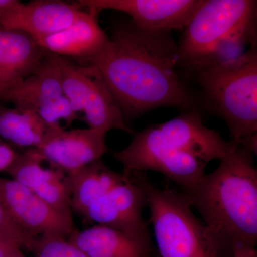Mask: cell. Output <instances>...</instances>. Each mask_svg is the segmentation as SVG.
Returning a JSON list of instances; mask_svg holds the SVG:
<instances>
[{
  "instance_id": "7a4b0ae2",
  "label": "cell",
  "mask_w": 257,
  "mask_h": 257,
  "mask_svg": "<svg viewBox=\"0 0 257 257\" xmlns=\"http://www.w3.org/2000/svg\"><path fill=\"white\" fill-rule=\"evenodd\" d=\"M235 145L206 126L200 113L182 112L135 133L128 146L113 156L122 165L125 177L154 171L184 190L202 179L209 162L221 160Z\"/></svg>"
},
{
  "instance_id": "3957f363",
  "label": "cell",
  "mask_w": 257,
  "mask_h": 257,
  "mask_svg": "<svg viewBox=\"0 0 257 257\" xmlns=\"http://www.w3.org/2000/svg\"><path fill=\"white\" fill-rule=\"evenodd\" d=\"M254 155L248 147L235 145L215 170L182 192L229 257L236 248L256 246Z\"/></svg>"
},
{
  "instance_id": "6da1fadb",
  "label": "cell",
  "mask_w": 257,
  "mask_h": 257,
  "mask_svg": "<svg viewBox=\"0 0 257 257\" xmlns=\"http://www.w3.org/2000/svg\"><path fill=\"white\" fill-rule=\"evenodd\" d=\"M83 64L98 69L126 123L161 107L207 111L200 94L179 72L177 43L171 32L140 28L130 19L118 20L105 47Z\"/></svg>"
},
{
  "instance_id": "e0dca14e",
  "label": "cell",
  "mask_w": 257,
  "mask_h": 257,
  "mask_svg": "<svg viewBox=\"0 0 257 257\" xmlns=\"http://www.w3.org/2000/svg\"><path fill=\"white\" fill-rule=\"evenodd\" d=\"M60 67L55 55L48 53L40 68L14 87L0 94V103L36 112L47 102L62 96Z\"/></svg>"
},
{
  "instance_id": "ffe728a7",
  "label": "cell",
  "mask_w": 257,
  "mask_h": 257,
  "mask_svg": "<svg viewBox=\"0 0 257 257\" xmlns=\"http://www.w3.org/2000/svg\"><path fill=\"white\" fill-rule=\"evenodd\" d=\"M35 113L47 128L63 127L61 124L62 121L69 126L79 117V114L76 112L64 94L48 101Z\"/></svg>"
},
{
  "instance_id": "603a6c76",
  "label": "cell",
  "mask_w": 257,
  "mask_h": 257,
  "mask_svg": "<svg viewBox=\"0 0 257 257\" xmlns=\"http://www.w3.org/2000/svg\"><path fill=\"white\" fill-rule=\"evenodd\" d=\"M10 145L0 142V172H6L19 155Z\"/></svg>"
},
{
  "instance_id": "30bf717a",
  "label": "cell",
  "mask_w": 257,
  "mask_h": 257,
  "mask_svg": "<svg viewBox=\"0 0 257 257\" xmlns=\"http://www.w3.org/2000/svg\"><path fill=\"white\" fill-rule=\"evenodd\" d=\"M106 133L94 128H47L43 141L34 149L44 160L66 174L100 160L105 154Z\"/></svg>"
},
{
  "instance_id": "cb8c5ba5",
  "label": "cell",
  "mask_w": 257,
  "mask_h": 257,
  "mask_svg": "<svg viewBox=\"0 0 257 257\" xmlns=\"http://www.w3.org/2000/svg\"><path fill=\"white\" fill-rule=\"evenodd\" d=\"M22 248L17 243L0 241V257H12L22 253Z\"/></svg>"
},
{
  "instance_id": "4fadbf2b",
  "label": "cell",
  "mask_w": 257,
  "mask_h": 257,
  "mask_svg": "<svg viewBox=\"0 0 257 257\" xmlns=\"http://www.w3.org/2000/svg\"><path fill=\"white\" fill-rule=\"evenodd\" d=\"M82 12L78 3L35 0L0 16V30H18L38 38L67 28Z\"/></svg>"
},
{
  "instance_id": "9c48e42d",
  "label": "cell",
  "mask_w": 257,
  "mask_h": 257,
  "mask_svg": "<svg viewBox=\"0 0 257 257\" xmlns=\"http://www.w3.org/2000/svg\"><path fill=\"white\" fill-rule=\"evenodd\" d=\"M0 203L15 224L34 237L55 235L68 239L76 229L72 216L56 211L13 179L0 177Z\"/></svg>"
},
{
  "instance_id": "d6986e66",
  "label": "cell",
  "mask_w": 257,
  "mask_h": 257,
  "mask_svg": "<svg viewBox=\"0 0 257 257\" xmlns=\"http://www.w3.org/2000/svg\"><path fill=\"white\" fill-rule=\"evenodd\" d=\"M47 130L46 125L34 111L0 105V140L28 150L36 149Z\"/></svg>"
},
{
  "instance_id": "9a60e30c",
  "label": "cell",
  "mask_w": 257,
  "mask_h": 257,
  "mask_svg": "<svg viewBox=\"0 0 257 257\" xmlns=\"http://www.w3.org/2000/svg\"><path fill=\"white\" fill-rule=\"evenodd\" d=\"M47 55L28 34L0 30V94L37 72Z\"/></svg>"
},
{
  "instance_id": "277c9868",
  "label": "cell",
  "mask_w": 257,
  "mask_h": 257,
  "mask_svg": "<svg viewBox=\"0 0 257 257\" xmlns=\"http://www.w3.org/2000/svg\"><path fill=\"white\" fill-rule=\"evenodd\" d=\"M182 77L197 84L208 112L224 121L231 141L256 155L257 44L234 60L200 67Z\"/></svg>"
},
{
  "instance_id": "2e32d148",
  "label": "cell",
  "mask_w": 257,
  "mask_h": 257,
  "mask_svg": "<svg viewBox=\"0 0 257 257\" xmlns=\"http://www.w3.org/2000/svg\"><path fill=\"white\" fill-rule=\"evenodd\" d=\"M67 240L89 257H149L151 249L150 236L101 225L75 229Z\"/></svg>"
},
{
  "instance_id": "5bb4252c",
  "label": "cell",
  "mask_w": 257,
  "mask_h": 257,
  "mask_svg": "<svg viewBox=\"0 0 257 257\" xmlns=\"http://www.w3.org/2000/svg\"><path fill=\"white\" fill-rule=\"evenodd\" d=\"M35 40L48 53L74 57L84 63L100 53L109 41V35L98 23L97 17L83 11L67 28Z\"/></svg>"
},
{
  "instance_id": "44dd1931",
  "label": "cell",
  "mask_w": 257,
  "mask_h": 257,
  "mask_svg": "<svg viewBox=\"0 0 257 257\" xmlns=\"http://www.w3.org/2000/svg\"><path fill=\"white\" fill-rule=\"evenodd\" d=\"M33 251L37 257H89L66 238L55 235L39 237Z\"/></svg>"
},
{
  "instance_id": "ac0fdd59",
  "label": "cell",
  "mask_w": 257,
  "mask_h": 257,
  "mask_svg": "<svg viewBox=\"0 0 257 257\" xmlns=\"http://www.w3.org/2000/svg\"><path fill=\"white\" fill-rule=\"evenodd\" d=\"M67 177L72 211L82 216L92 204L126 178L101 159L67 174Z\"/></svg>"
},
{
  "instance_id": "8992f818",
  "label": "cell",
  "mask_w": 257,
  "mask_h": 257,
  "mask_svg": "<svg viewBox=\"0 0 257 257\" xmlns=\"http://www.w3.org/2000/svg\"><path fill=\"white\" fill-rule=\"evenodd\" d=\"M256 16L253 0H204L177 43L181 74L229 60L235 34Z\"/></svg>"
},
{
  "instance_id": "8fae6325",
  "label": "cell",
  "mask_w": 257,
  "mask_h": 257,
  "mask_svg": "<svg viewBox=\"0 0 257 257\" xmlns=\"http://www.w3.org/2000/svg\"><path fill=\"white\" fill-rule=\"evenodd\" d=\"M147 206L145 191L126 177L86 211L84 217L97 225L130 234L150 236L143 210Z\"/></svg>"
},
{
  "instance_id": "7402d4cb",
  "label": "cell",
  "mask_w": 257,
  "mask_h": 257,
  "mask_svg": "<svg viewBox=\"0 0 257 257\" xmlns=\"http://www.w3.org/2000/svg\"><path fill=\"white\" fill-rule=\"evenodd\" d=\"M37 239L19 227L0 203V241L15 243L33 251Z\"/></svg>"
},
{
  "instance_id": "4316f807",
  "label": "cell",
  "mask_w": 257,
  "mask_h": 257,
  "mask_svg": "<svg viewBox=\"0 0 257 257\" xmlns=\"http://www.w3.org/2000/svg\"><path fill=\"white\" fill-rule=\"evenodd\" d=\"M12 257H25V256H24L23 253H20V254L15 255V256H13Z\"/></svg>"
},
{
  "instance_id": "d4e9b609",
  "label": "cell",
  "mask_w": 257,
  "mask_h": 257,
  "mask_svg": "<svg viewBox=\"0 0 257 257\" xmlns=\"http://www.w3.org/2000/svg\"><path fill=\"white\" fill-rule=\"evenodd\" d=\"M22 4L18 0H0V16L17 9Z\"/></svg>"
},
{
  "instance_id": "ba28073f",
  "label": "cell",
  "mask_w": 257,
  "mask_h": 257,
  "mask_svg": "<svg viewBox=\"0 0 257 257\" xmlns=\"http://www.w3.org/2000/svg\"><path fill=\"white\" fill-rule=\"evenodd\" d=\"M204 0H80L81 8L94 16L104 10L124 13L139 28L171 32L183 30Z\"/></svg>"
},
{
  "instance_id": "5b68a950",
  "label": "cell",
  "mask_w": 257,
  "mask_h": 257,
  "mask_svg": "<svg viewBox=\"0 0 257 257\" xmlns=\"http://www.w3.org/2000/svg\"><path fill=\"white\" fill-rule=\"evenodd\" d=\"M145 191L161 257H222V248L183 192L155 187L144 172L128 175Z\"/></svg>"
},
{
  "instance_id": "7c38bea8",
  "label": "cell",
  "mask_w": 257,
  "mask_h": 257,
  "mask_svg": "<svg viewBox=\"0 0 257 257\" xmlns=\"http://www.w3.org/2000/svg\"><path fill=\"white\" fill-rule=\"evenodd\" d=\"M45 162L41 155L31 149L19 154L5 172L56 211L72 216L67 174L52 165L45 167Z\"/></svg>"
},
{
  "instance_id": "52a82bcc",
  "label": "cell",
  "mask_w": 257,
  "mask_h": 257,
  "mask_svg": "<svg viewBox=\"0 0 257 257\" xmlns=\"http://www.w3.org/2000/svg\"><path fill=\"white\" fill-rule=\"evenodd\" d=\"M62 93L77 114L83 113L89 128L107 134L117 130L135 132L125 122L121 110L94 65H78L57 56Z\"/></svg>"
},
{
  "instance_id": "83f0119b",
  "label": "cell",
  "mask_w": 257,
  "mask_h": 257,
  "mask_svg": "<svg viewBox=\"0 0 257 257\" xmlns=\"http://www.w3.org/2000/svg\"><path fill=\"white\" fill-rule=\"evenodd\" d=\"M0 142H2V141H1V140H0Z\"/></svg>"
},
{
  "instance_id": "484cf974",
  "label": "cell",
  "mask_w": 257,
  "mask_h": 257,
  "mask_svg": "<svg viewBox=\"0 0 257 257\" xmlns=\"http://www.w3.org/2000/svg\"><path fill=\"white\" fill-rule=\"evenodd\" d=\"M230 257H257V251L255 248H236Z\"/></svg>"
}]
</instances>
